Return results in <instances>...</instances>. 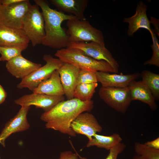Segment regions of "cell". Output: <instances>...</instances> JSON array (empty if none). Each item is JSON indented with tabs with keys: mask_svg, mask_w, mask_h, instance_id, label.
I'll return each mask as SVG.
<instances>
[{
	"mask_svg": "<svg viewBox=\"0 0 159 159\" xmlns=\"http://www.w3.org/2000/svg\"><path fill=\"white\" fill-rule=\"evenodd\" d=\"M34 1L41 9L44 20L45 35L42 44L58 50L66 48L69 43L68 37L62 27V24L65 20L78 18L52 9L45 0Z\"/></svg>",
	"mask_w": 159,
	"mask_h": 159,
	"instance_id": "7a4b0ae2",
	"label": "cell"
},
{
	"mask_svg": "<svg viewBox=\"0 0 159 159\" xmlns=\"http://www.w3.org/2000/svg\"><path fill=\"white\" fill-rule=\"evenodd\" d=\"M142 81L151 92L155 100L159 99V74L148 70L143 71L141 74Z\"/></svg>",
	"mask_w": 159,
	"mask_h": 159,
	"instance_id": "7402d4cb",
	"label": "cell"
},
{
	"mask_svg": "<svg viewBox=\"0 0 159 159\" xmlns=\"http://www.w3.org/2000/svg\"><path fill=\"white\" fill-rule=\"evenodd\" d=\"M66 48L79 49L95 59L106 61L111 65L116 73H118L119 64L105 45L94 42H77L69 43Z\"/></svg>",
	"mask_w": 159,
	"mask_h": 159,
	"instance_id": "9c48e42d",
	"label": "cell"
},
{
	"mask_svg": "<svg viewBox=\"0 0 159 159\" xmlns=\"http://www.w3.org/2000/svg\"><path fill=\"white\" fill-rule=\"evenodd\" d=\"M94 103L92 100L84 102L74 98L64 100L42 113L40 119L46 123L47 129L75 137L76 135L71 127L72 122L80 114L91 112L94 108Z\"/></svg>",
	"mask_w": 159,
	"mask_h": 159,
	"instance_id": "6da1fadb",
	"label": "cell"
},
{
	"mask_svg": "<svg viewBox=\"0 0 159 159\" xmlns=\"http://www.w3.org/2000/svg\"><path fill=\"white\" fill-rule=\"evenodd\" d=\"M29 40L22 29L0 23V47H16L26 49Z\"/></svg>",
	"mask_w": 159,
	"mask_h": 159,
	"instance_id": "4fadbf2b",
	"label": "cell"
},
{
	"mask_svg": "<svg viewBox=\"0 0 159 159\" xmlns=\"http://www.w3.org/2000/svg\"><path fill=\"white\" fill-rule=\"evenodd\" d=\"M43 59L46 64L22 79L17 84V88H27L32 91L41 82L49 78L54 71L59 69L64 63L50 54H44Z\"/></svg>",
	"mask_w": 159,
	"mask_h": 159,
	"instance_id": "8992f818",
	"label": "cell"
},
{
	"mask_svg": "<svg viewBox=\"0 0 159 159\" xmlns=\"http://www.w3.org/2000/svg\"><path fill=\"white\" fill-rule=\"evenodd\" d=\"M42 66L26 59L21 54L6 62V67L8 71L17 78L23 79Z\"/></svg>",
	"mask_w": 159,
	"mask_h": 159,
	"instance_id": "5bb4252c",
	"label": "cell"
},
{
	"mask_svg": "<svg viewBox=\"0 0 159 159\" xmlns=\"http://www.w3.org/2000/svg\"><path fill=\"white\" fill-rule=\"evenodd\" d=\"M147 8L146 5L142 1H140L137 4L135 14L130 17L124 18L123 22L129 24L127 34L129 36L132 37L140 28L145 29L150 34H152L153 30L147 15Z\"/></svg>",
	"mask_w": 159,
	"mask_h": 159,
	"instance_id": "9a60e30c",
	"label": "cell"
},
{
	"mask_svg": "<svg viewBox=\"0 0 159 159\" xmlns=\"http://www.w3.org/2000/svg\"><path fill=\"white\" fill-rule=\"evenodd\" d=\"M134 149L136 154L131 159H159V150L139 142L134 144Z\"/></svg>",
	"mask_w": 159,
	"mask_h": 159,
	"instance_id": "cb8c5ba5",
	"label": "cell"
},
{
	"mask_svg": "<svg viewBox=\"0 0 159 159\" xmlns=\"http://www.w3.org/2000/svg\"><path fill=\"white\" fill-rule=\"evenodd\" d=\"M65 100L64 96H54L33 93L25 95L14 101L15 103L21 106H34L42 109L44 112L51 110L59 102Z\"/></svg>",
	"mask_w": 159,
	"mask_h": 159,
	"instance_id": "8fae6325",
	"label": "cell"
},
{
	"mask_svg": "<svg viewBox=\"0 0 159 159\" xmlns=\"http://www.w3.org/2000/svg\"><path fill=\"white\" fill-rule=\"evenodd\" d=\"M122 138L118 133H114L109 136L95 134L92 139L88 140L86 147L89 148L96 146L109 150L119 143L122 142Z\"/></svg>",
	"mask_w": 159,
	"mask_h": 159,
	"instance_id": "44dd1931",
	"label": "cell"
},
{
	"mask_svg": "<svg viewBox=\"0 0 159 159\" xmlns=\"http://www.w3.org/2000/svg\"><path fill=\"white\" fill-rule=\"evenodd\" d=\"M96 74L98 82L103 87H127L131 81L135 80L140 76V74L138 73L125 75L97 72Z\"/></svg>",
	"mask_w": 159,
	"mask_h": 159,
	"instance_id": "e0dca14e",
	"label": "cell"
},
{
	"mask_svg": "<svg viewBox=\"0 0 159 159\" xmlns=\"http://www.w3.org/2000/svg\"><path fill=\"white\" fill-rule=\"evenodd\" d=\"M49 1L61 12L73 15L80 19H86L84 12L87 8V0H51Z\"/></svg>",
	"mask_w": 159,
	"mask_h": 159,
	"instance_id": "d6986e66",
	"label": "cell"
},
{
	"mask_svg": "<svg viewBox=\"0 0 159 159\" xmlns=\"http://www.w3.org/2000/svg\"><path fill=\"white\" fill-rule=\"evenodd\" d=\"M1 0H0V7H1Z\"/></svg>",
	"mask_w": 159,
	"mask_h": 159,
	"instance_id": "836d02e7",
	"label": "cell"
},
{
	"mask_svg": "<svg viewBox=\"0 0 159 159\" xmlns=\"http://www.w3.org/2000/svg\"><path fill=\"white\" fill-rule=\"evenodd\" d=\"M98 94L100 98L108 106L122 113L127 111L132 101L128 87L101 86Z\"/></svg>",
	"mask_w": 159,
	"mask_h": 159,
	"instance_id": "52a82bcc",
	"label": "cell"
},
{
	"mask_svg": "<svg viewBox=\"0 0 159 159\" xmlns=\"http://www.w3.org/2000/svg\"><path fill=\"white\" fill-rule=\"evenodd\" d=\"M150 23L153 24L154 27V30L153 31L154 33L159 37V20L153 17H150Z\"/></svg>",
	"mask_w": 159,
	"mask_h": 159,
	"instance_id": "f546056e",
	"label": "cell"
},
{
	"mask_svg": "<svg viewBox=\"0 0 159 159\" xmlns=\"http://www.w3.org/2000/svg\"><path fill=\"white\" fill-rule=\"evenodd\" d=\"M32 92L51 96H63L64 92L58 70L54 71L49 78L41 82Z\"/></svg>",
	"mask_w": 159,
	"mask_h": 159,
	"instance_id": "ffe728a7",
	"label": "cell"
},
{
	"mask_svg": "<svg viewBox=\"0 0 159 159\" xmlns=\"http://www.w3.org/2000/svg\"><path fill=\"white\" fill-rule=\"evenodd\" d=\"M80 69L70 64L64 63L58 70L64 92L67 100L74 98L73 94L77 85Z\"/></svg>",
	"mask_w": 159,
	"mask_h": 159,
	"instance_id": "2e32d148",
	"label": "cell"
},
{
	"mask_svg": "<svg viewBox=\"0 0 159 159\" xmlns=\"http://www.w3.org/2000/svg\"><path fill=\"white\" fill-rule=\"evenodd\" d=\"M30 108L21 106L17 114L5 124L0 133V143L3 146H5V140L12 134L29 129L30 125L27 116Z\"/></svg>",
	"mask_w": 159,
	"mask_h": 159,
	"instance_id": "7c38bea8",
	"label": "cell"
},
{
	"mask_svg": "<svg viewBox=\"0 0 159 159\" xmlns=\"http://www.w3.org/2000/svg\"><path fill=\"white\" fill-rule=\"evenodd\" d=\"M132 101L138 100L147 104L153 111L155 110L158 105L151 92L142 81H131L127 87Z\"/></svg>",
	"mask_w": 159,
	"mask_h": 159,
	"instance_id": "ac0fdd59",
	"label": "cell"
},
{
	"mask_svg": "<svg viewBox=\"0 0 159 159\" xmlns=\"http://www.w3.org/2000/svg\"><path fill=\"white\" fill-rule=\"evenodd\" d=\"M31 4L29 0L0 7V23L8 26L22 29L24 17Z\"/></svg>",
	"mask_w": 159,
	"mask_h": 159,
	"instance_id": "ba28073f",
	"label": "cell"
},
{
	"mask_svg": "<svg viewBox=\"0 0 159 159\" xmlns=\"http://www.w3.org/2000/svg\"><path fill=\"white\" fill-rule=\"evenodd\" d=\"M145 143L150 148L157 150H159V137L153 140L148 141Z\"/></svg>",
	"mask_w": 159,
	"mask_h": 159,
	"instance_id": "4dcf8cb0",
	"label": "cell"
},
{
	"mask_svg": "<svg viewBox=\"0 0 159 159\" xmlns=\"http://www.w3.org/2000/svg\"><path fill=\"white\" fill-rule=\"evenodd\" d=\"M153 41V44L150 45L153 51V55L151 59L144 63L145 65H153L159 67V44L156 35L153 31L151 35Z\"/></svg>",
	"mask_w": 159,
	"mask_h": 159,
	"instance_id": "484cf974",
	"label": "cell"
},
{
	"mask_svg": "<svg viewBox=\"0 0 159 159\" xmlns=\"http://www.w3.org/2000/svg\"><path fill=\"white\" fill-rule=\"evenodd\" d=\"M96 72L80 69L78 75L77 85L97 82Z\"/></svg>",
	"mask_w": 159,
	"mask_h": 159,
	"instance_id": "4316f807",
	"label": "cell"
},
{
	"mask_svg": "<svg viewBox=\"0 0 159 159\" xmlns=\"http://www.w3.org/2000/svg\"><path fill=\"white\" fill-rule=\"evenodd\" d=\"M54 55L64 63L71 64L80 69L116 73L111 65L106 61L95 59L78 49L62 48L57 50Z\"/></svg>",
	"mask_w": 159,
	"mask_h": 159,
	"instance_id": "3957f363",
	"label": "cell"
},
{
	"mask_svg": "<svg viewBox=\"0 0 159 159\" xmlns=\"http://www.w3.org/2000/svg\"><path fill=\"white\" fill-rule=\"evenodd\" d=\"M97 86V82L77 85L74 91V98L84 102L91 100Z\"/></svg>",
	"mask_w": 159,
	"mask_h": 159,
	"instance_id": "603a6c76",
	"label": "cell"
},
{
	"mask_svg": "<svg viewBox=\"0 0 159 159\" xmlns=\"http://www.w3.org/2000/svg\"><path fill=\"white\" fill-rule=\"evenodd\" d=\"M71 127L76 134L84 135L89 140H91L95 134L101 132L102 130L95 116L88 112L80 114L72 122Z\"/></svg>",
	"mask_w": 159,
	"mask_h": 159,
	"instance_id": "30bf717a",
	"label": "cell"
},
{
	"mask_svg": "<svg viewBox=\"0 0 159 159\" xmlns=\"http://www.w3.org/2000/svg\"><path fill=\"white\" fill-rule=\"evenodd\" d=\"M22 29L33 46L42 44L45 35L44 20L37 5L31 6L24 19Z\"/></svg>",
	"mask_w": 159,
	"mask_h": 159,
	"instance_id": "5b68a950",
	"label": "cell"
},
{
	"mask_svg": "<svg viewBox=\"0 0 159 159\" xmlns=\"http://www.w3.org/2000/svg\"><path fill=\"white\" fill-rule=\"evenodd\" d=\"M25 50L21 47H0V61L7 62L12 58L21 54Z\"/></svg>",
	"mask_w": 159,
	"mask_h": 159,
	"instance_id": "d4e9b609",
	"label": "cell"
},
{
	"mask_svg": "<svg viewBox=\"0 0 159 159\" xmlns=\"http://www.w3.org/2000/svg\"><path fill=\"white\" fill-rule=\"evenodd\" d=\"M126 147L125 145L121 142L109 151V153L105 159H117L118 155L121 153ZM79 159H88L87 158L80 156L76 151Z\"/></svg>",
	"mask_w": 159,
	"mask_h": 159,
	"instance_id": "83f0119b",
	"label": "cell"
},
{
	"mask_svg": "<svg viewBox=\"0 0 159 159\" xmlns=\"http://www.w3.org/2000/svg\"><path fill=\"white\" fill-rule=\"evenodd\" d=\"M70 143L76 153H73L70 151L62 152L60 153L59 159H79L72 144L71 142Z\"/></svg>",
	"mask_w": 159,
	"mask_h": 159,
	"instance_id": "f1b7e54d",
	"label": "cell"
},
{
	"mask_svg": "<svg viewBox=\"0 0 159 159\" xmlns=\"http://www.w3.org/2000/svg\"><path fill=\"white\" fill-rule=\"evenodd\" d=\"M66 25L69 43L94 42L105 45L101 31L92 26L86 19L69 20Z\"/></svg>",
	"mask_w": 159,
	"mask_h": 159,
	"instance_id": "277c9868",
	"label": "cell"
},
{
	"mask_svg": "<svg viewBox=\"0 0 159 159\" xmlns=\"http://www.w3.org/2000/svg\"><path fill=\"white\" fill-rule=\"evenodd\" d=\"M7 97V93L2 86L0 84V105L5 101Z\"/></svg>",
	"mask_w": 159,
	"mask_h": 159,
	"instance_id": "1f68e13d",
	"label": "cell"
},
{
	"mask_svg": "<svg viewBox=\"0 0 159 159\" xmlns=\"http://www.w3.org/2000/svg\"><path fill=\"white\" fill-rule=\"evenodd\" d=\"M24 0H2L1 5L3 6H7L11 5L15 3L23 1Z\"/></svg>",
	"mask_w": 159,
	"mask_h": 159,
	"instance_id": "d6a6232c",
	"label": "cell"
},
{
	"mask_svg": "<svg viewBox=\"0 0 159 159\" xmlns=\"http://www.w3.org/2000/svg\"><path fill=\"white\" fill-rule=\"evenodd\" d=\"M1 158L0 156V158Z\"/></svg>",
	"mask_w": 159,
	"mask_h": 159,
	"instance_id": "e575fe53",
	"label": "cell"
}]
</instances>
